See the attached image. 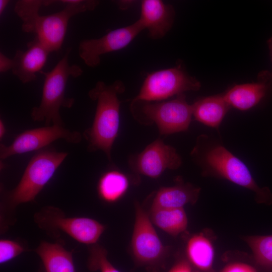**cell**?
<instances>
[{"label":"cell","mask_w":272,"mask_h":272,"mask_svg":"<svg viewBox=\"0 0 272 272\" xmlns=\"http://www.w3.org/2000/svg\"><path fill=\"white\" fill-rule=\"evenodd\" d=\"M23 246L19 242L9 240H0V263H6L16 257L25 251Z\"/></svg>","instance_id":"obj_24"},{"label":"cell","mask_w":272,"mask_h":272,"mask_svg":"<svg viewBox=\"0 0 272 272\" xmlns=\"http://www.w3.org/2000/svg\"><path fill=\"white\" fill-rule=\"evenodd\" d=\"M271 90L272 76L265 71L259 74L256 82L235 85L223 95L231 107L246 110L257 105Z\"/></svg>","instance_id":"obj_14"},{"label":"cell","mask_w":272,"mask_h":272,"mask_svg":"<svg viewBox=\"0 0 272 272\" xmlns=\"http://www.w3.org/2000/svg\"><path fill=\"white\" fill-rule=\"evenodd\" d=\"M200 190V188L185 183L180 177H177L174 185L162 187L156 191L151 209L183 208L185 205L193 204L197 201Z\"/></svg>","instance_id":"obj_16"},{"label":"cell","mask_w":272,"mask_h":272,"mask_svg":"<svg viewBox=\"0 0 272 272\" xmlns=\"http://www.w3.org/2000/svg\"><path fill=\"white\" fill-rule=\"evenodd\" d=\"M50 52L36 38L27 44L25 50H17L13 58L12 73L24 84L36 79L41 72Z\"/></svg>","instance_id":"obj_15"},{"label":"cell","mask_w":272,"mask_h":272,"mask_svg":"<svg viewBox=\"0 0 272 272\" xmlns=\"http://www.w3.org/2000/svg\"><path fill=\"white\" fill-rule=\"evenodd\" d=\"M191 156L200 167L203 175L225 179L254 192L258 202L272 203L269 189L259 187L246 165L222 144L208 135L197 137Z\"/></svg>","instance_id":"obj_2"},{"label":"cell","mask_w":272,"mask_h":272,"mask_svg":"<svg viewBox=\"0 0 272 272\" xmlns=\"http://www.w3.org/2000/svg\"><path fill=\"white\" fill-rule=\"evenodd\" d=\"M45 272H77L72 252L58 243L41 241L35 250Z\"/></svg>","instance_id":"obj_19"},{"label":"cell","mask_w":272,"mask_h":272,"mask_svg":"<svg viewBox=\"0 0 272 272\" xmlns=\"http://www.w3.org/2000/svg\"><path fill=\"white\" fill-rule=\"evenodd\" d=\"M13 66V60L8 57L3 53H0V72L5 73L12 69Z\"/></svg>","instance_id":"obj_27"},{"label":"cell","mask_w":272,"mask_h":272,"mask_svg":"<svg viewBox=\"0 0 272 272\" xmlns=\"http://www.w3.org/2000/svg\"><path fill=\"white\" fill-rule=\"evenodd\" d=\"M175 17L174 7L161 0H143L138 20L148 37L153 40L164 37L173 26Z\"/></svg>","instance_id":"obj_13"},{"label":"cell","mask_w":272,"mask_h":272,"mask_svg":"<svg viewBox=\"0 0 272 272\" xmlns=\"http://www.w3.org/2000/svg\"><path fill=\"white\" fill-rule=\"evenodd\" d=\"M35 222L43 230L54 234L61 231L77 241L89 245L96 244L105 230L97 221L87 217H66L52 206L45 207L34 215Z\"/></svg>","instance_id":"obj_9"},{"label":"cell","mask_w":272,"mask_h":272,"mask_svg":"<svg viewBox=\"0 0 272 272\" xmlns=\"http://www.w3.org/2000/svg\"><path fill=\"white\" fill-rule=\"evenodd\" d=\"M64 7L61 11L49 15H40L39 10L44 6L42 0H19L14 11L22 21V29L36 34V38L49 51H58L62 44L70 19L86 11L94 10L99 2L94 0L57 1Z\"/></svg>","instance_id":"obj_1"},{"label":"cell","mask_w":272,"mask_h":272,"mask_svg":"<svg viewBox=\"0 0 272 272\" xmlns=\"http://www.w3.org/2000/svg\"><path fill=\"white\" fill-rule=\"evenodd\" d=\"M71 50L69 48L49 72H40L44 76L41 102L38 106L32 108V119L35 121H45V126L50 124L63 125L59 111L61 107L70 108L74 103L73 98L65 96L68 79L77 78L83 73L80 66L70 65L69 56Z\"/></svg>","instance_id":"obj_4"},{"label":"cell","mask_w":272,"mask_h":272,"mask_svg":"<svg viewBox=\"0 0 272 272\" xmlns=\"http://www.w3.org/2000/svg\"><path fill=\"white\" fill-rule=\"evenodd\" d=\"M82 139L80 132L71 131L63 125L52 124L29 129L18 134L10 145L1 144L0 158L4 160L13 155L41 150L59 139L78 144Z\"/></svg>","instance_id":"obj_10"},{"label":"cell","mask_w":272,"mask_h":272,"mask_svg":"<svg viewBox=\"0 0 272 272\" xmlns=\"http://www.w3.org/2000/svg\"><path fill=\"white\" fill-rule=\"evenodd\" d=\"M128 163L134 172L155 179L167 169L179 168L182 160L174 147L157 139L140 153L131 156Z\"/></svg>","instance_id":"obj_12"},{"label":"cell","mask_w":272,"mask_h":272,"mask_svg":"<svg viewBox=\"0 0 272 272\" xmlns=\"http://www.w3.org/2000/svg\"><path fill=\"white\" fill-rule=\"evenodd\" d=\"M185 252L192 272H215L214 246L203 233L193 234L189 238Z\"/></svg>","instance_id":"obj_17"},{"label":"cell","mask_w":272,"mask_h":272,"mask_svg":"<svg viewBox=\"0 0 272 272\" xmlns=\"http://www.w3.org/2000/svg\"><path fill=\"white\" fill-rule=\"evenodd\" d=\"M6 132V128L5 125L2 119H1L0 120V139L1 140H2V139L4 138Z\"/></svg>","instance_id":"obj_29"},{"label":"cell","mask_w":272,"mask_h":272,"mask_svg":"<svg viewBox=\"0 0 272 272\" xmlns=\"http://www.w3.org/2000/svg\"><path fill=\"white\" fill-rule=\"evenodd\" d=\"M67 153L41 150L29 161L16 187L4 194L3 207L14 210L22 203L34 200L52 177Z\"/></svg>","instance_id":"obj_5"},{"label":"cell","mask_w":272,"mask_h":272,"mask_svg":"<svg viewBox=\"0 0 272 272\" xmlns=\"http://www.w3.org/2000/svg\"><path fill=\"white\" fill-rule=\"evenodd\" d=\"M200 83L190 76L181 62L146 76L139 94L133 99L146 101H164L187 91H198Z\"/></svg>","instance_id":"obj_8"},{"label":"cell","mask_w":272,"mask_h":272,"mask_svg":"<svg viewBox=\"0 0 272 272\" xmlns=\"http://www.w3.org/2000/svg\"><path fill=\"white\" fill-rule=\"evenodd\" d=\"M130 108L133 116L141 122L155 123L163 135L187 130L193 116L192 105L187 103L184 94L161 101L133 99Z\"/></svg>","instance_id":"obj_6"},{"label":"cell","mask_w":272,"mask_h":272,"mask_svg":"<svg viewBox=\"0 0 272 272\" xmlns=\"http://www.w3.org/2000/svg\"><path fill=\"white\" fill-rule=\"evenodd\" d=\"M124 90V83L120 80L109 85L99 81L88 93L90 98L96 101L97 105L93 124L84 133L89 142L88 150L90 152L101 150L110 161L112 146L119 129L118 95Z\"/></svg>","instance_id":"obj_3"},{"label":"cell","mask_w":272,"mask_h":272,"mask_svg":"<svg viewBox=\"0 0 272 272\" xmlns=\"http://www.w3.org/2000/svg\"><path fill=\"white\" fill-rule=\"evenodd\" d=\"M119 8L121 10H126L134 4L133 1H119L116 2Z\"/></svg>","instance_id":"obj_28"},{"label":"cell","mask_w":272,"mask_h":272,"mask_svg":"<svg viewBox=\"0 0 272 272\" xmlns=\"http://www.w3.org/2000/svg\"><path fill=\"white\" fill-rule=\"evenodd\" d=\"M168 272H192L191 268L185 258L177 260Z\"/></svg>","instance_id":"obj_26"},{"label":"cell","mask_w":272,"mask_h":272,"mask_svg":"<svg viewBox=\"0 0 272 272\" xmlns=\"http://www.w3.org/2000/svg\"><path fill=\"white\" fill-rule=\"evenodd\" d=\"M87 265L91 271L120 272L108 260L106 249L97 244L89 246Z\"/></svg>","instance_id":"obj_23"},{"label":"cell","mask_w":272,"mask_h":272,"mask_svg":"<svg viewBox=\"0 0 272 272\" xmlns=\"http://www.w3.org/2000/svg\"><path fill=\"white\" fill-rule=\"evenodd\" d=\"M135 221L131 248L135 263L149 272H159L165 266L167 247L164 246L148 215L135 203Z\"/></svg>","instance_id":"obj_7"},{"label":"cell","mask_w":272,"mask_h":272,"mask_svg":"<svg viewBox=\"0 0 272 272\" xmlns=\"http://www.w3.org/2000/svg\"><path fill=\"white\" fill-rule=\"evenodd\" d=\"M244 239L251 249L256 263L264 268L272 269V235L250 236Z\"/></svg>","instance_id":"obj_22"},{"label":"cell","mask_w":272,"mask_h":272,"mask_svg":"<svg viewBox=\"0 0 272 272\" xmlns=\"http://www.w3.org/2000/svg\"><path fill=\"white\" fill-rule=\"evenodd\" d=\"M9 3L8 0L0 1V14L2 15Z\"/></svg>","instance_id":"obj_30"},{"label":"cell","mask_w":272,"mask_h":272,"mask_svg":"<svg viewBox=\"0 0 272 272\" xmlns=\"http://www.w3.org/2000/svg\"><path fill=\"white\" fill-rule=\"evenodd\" d=\"M194 119L213 128H218L226 113L231 107L223 95L200 98L193 104Z\"/></svg>","instance_id":"obj_18"},{"label":"cell","mask_w":272,"mask_h":272,"mask_svg":"<svg viewBox=\"0 0 272 272\" xmlns=\"http://www.w3.org/2000/svg\"><path fill=\"white\" fill-rule=\"evenodd\" d=\"M144 30L137 20L100 38L84 39L79 45V55L87 65L95 67L100 63L101 55L124 48Z\"/></svg>","instance_id":"obj_11"},{"label":"cell","mask_w":272,"mask_h":272,"mask_svg":"<svg viewBox=\"0 0 272 272\" xmlns=\"http://www.w3.org/2000/svg\"><path fill=\"white\" fill-rule=\"evenodd\" d=\"M267 44L268 47V49H269V56H270V60H271V61L272 62V36L267 41ZM271 75L272 76V72L271 73Z\"/></svg>","instance_id":"obj_31"},{"label":"cell","mask_w":272,"mask_h":272,"mask_svg":"<svg viewBox=\"0 0 272 272\" xmlns=\"http://www.w3.org/2000/svg\"><path fill=\"white\" fill-rule=\"evenodd\" d=\"M149 217L152 223L173 236L185 231L188 225L187 217L183 208L152 209Z\"/></svg>","instance_id":"obj_21"},{"label":"cell","mask_w":272,"mask_h":272,"mask_svg":"<svg viewBox=\"0 0 272 272\" xmlns=\"http://www.w3.org/2000/svg\"><path fill=\"white\" fill-rule=\"evenodd\" d=\"M221 272H257L256 269L250 264L241 262L227 264Z\"/></svg>","instance_id":"obj_25"},{"label":"cell","mask_w":272,"mask_h":272,"mask_svg":"<svg viewBox=\"0 0 272 272\" xmlns=\"http://www.w3.org/2000/svg\"><path fill=\"white\" fill-rule=\"evenodd\" d=\"M129 179L124 173L117 170L106 171L100 177L97 186L99 198L112 203L120 200L126 193Z\"/></svg>","instance_id":"obj_20"}]
</instances>
